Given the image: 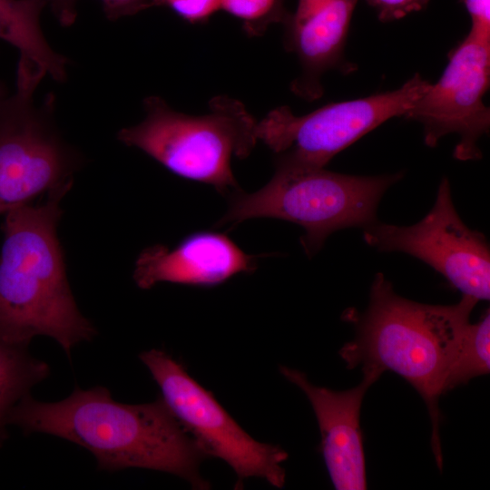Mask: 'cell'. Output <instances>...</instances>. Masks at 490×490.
Instances as JSON below:
<instances>
[{
    "instance_id": "ac0fdd59",
    "label": "cell",
    "mask_w": 490,
    "mask_h": 490,
    "mask_svg": "<svg viewBox=\"0 0 490 490\" xmlns=\"http://www.w3.org/2000/svg\"><path fill=\"white\" fill-rule=\"evenodd\" d=\"M169 7L180 18L191 24H203L221 10L220 0H155V6Z\"/></svg>"
},
{
    "instance_id": "ba28073f",
    "label": "cell",
    "mask_w": 490,
    "mask_h": 490,
    "mask_svg": "<svg viewBox=\"0 0 490 490\" xmlns=\"http://www.w3.org/2000/svg\"><path fill=\"white\" fill-rule=\"evenodd\" d=\"M139 358L159 386L167 407L208 456L220 458L234 471L238 478L236 489L250 477L263 478L279 488L284 485L282 463L288 458L285 450L250 436L211 392L165 351H143Z\"/></svg>"
},
{
    "instance_id": "7c38bea8",
    "label": "cell",
    "mask_w": 490,
    "mask_h": 490,
    "mask_svg": "<svg viewBox=\"0 0 490 490\" xmlns=\"http://www.w3.org/2000/svg\"><path fill=\"white\" fill-rule=\"evenodd\" d=\"M358 0H299L284 23L285 48L296 54L301 74L291 91L308 101L323 93L321 77L329 70L350 72L344 58L352 15Z\"/></svg>"
},
{
    "instance_id": "44dd1931",
    "label": "cell",
    "mask_w": 490,
    "mask_h": 490,
    "mask_svg": "<svg viewBox=\"0 0 490 490\" xmlns=\"http://www.w3.org/2000/svg\"><path fill=\"white\" fill-rule=\"evenodd\" d=\"M107 18L116 20L155 6V0H101Z\"/></svg>"
},
{
    "instance_id": "3957f363",
    "label": "cell",
    "mask_w": 490,
    "mask_h": 490,
    "mask_svg": "<svg viewBox=\"0 0 490 490\" xmlns=\"http://www.w3.org/2000/svg\"><path fill=\"white\" fill-rule=\"evenodd\" d=\"M478 301L463 295L453 305L418 303L397 295L384 274L377 273L368 309L361 315L349 316L356 337L339 351L348 368L362 365L393 371L419 393L431 419V446L440 470L438 401Z\"/></svg>"
},
{
    "instance_id": "52a82bcc",
    "label": "cell",
    "mask_w": 490,
    "mask_h": 490,
    "mask_svg": "<svg viewBox=\"0 0 490 490\" xmlns=\"http://www.w3.org/2000/svg\"><path fill=\"white\" fill-rule=\"evenodd\" d=\"M428 83L416 74L394 91L331 103L300 116L279 106L258 121L257 138L276 154L275 161L324 168L372 130L404 116Z\"/></svg>"
},
{
    "instance_id": "7a4b0ae2",
    "label": "cell",
    "mask_w": 490,
    "mask_h": 490,
    "mask_svg": "<svg viewBox=\"0 0 490 490\" xmlns=\"http://www.w3.org/2000/svg\"><path fill=\"white\" fill-rule=\"evenodd\" d=\"M73 182L51 190L41 203L6 212L0 253V338L29 344L47 336L68 358L75 345L96 335L74 299L56 232L60 203Z\"/></svg>"
},
{
    "instance_id": "e0dca14e",
    "label": "cell",
    "mask_w": 490,
    "mask_h": 490,
    "mask_svg": "<svg viewBox=\"0 0 490 490\" xmlns=\"http://www.w3.org/2000/svg\"><path fill=\"white\" fill-rule=\"evenodd\" d=\"M286 0H220L221 10L239 19L249 36H260L274 24H283L289 13Z\"/></svg>"
},
{
    "instance_id": "d6986e66",
    "label": "cell",
    "mask_w": 490,
    "mask_h": 490,
    "mask_svg": "<svg viewBox=\"0 0 490 490\" xmlns=\"http://www.w3.org/2000/svg\"><path fill=\"white\" fill-rule=\"evenodd\" d=\"M430 0H367L377 14L380 21L387 23L401 19L426 7Z\"/></svg>"
},
{
    "instance_id": "8fae6325",
    "label": "cell",
    "mask_w": 490,
    "mask_h": 490,
    "mask_svg": "<svg viewBox=\"0 0 490 490\" xmlns=\"http://www.w3.org/2000/svg\"><path fill=\"white\" fill-rule=\"evenodd\" d=\"M362 370L363 378L358 386L335 391L315 386L298 369L279 367L283 377L299 387L312 406L321 435L325 464L338 490L367 488L360 409L367 391L383 372L371 367Z\"/></svg>"
},
{
    "instance_id": "4fadbf2b",
    "label": "cell",
    "mask_w": 490,
    "mask_h": 490,
    "mask_svg": "<svg viewBox=\"0 0 490 490\" xmlns=\"http://www.w3.org/2000/svg\"><path fill=\"white\" fill-rule=\"evenodd\" d=\"M255 269L256 257L245 253L227 235L199 231L172 250L163 245L145 249L136 260L133 279L142 289L159 282L210 287Z\"/></svg>"
},
{
    "instance_id": "7402d4cb",
    "label": "cell",
    "mask_w": 490,
    "mask_h": 490,
    "mask_svg": "<svg viewBox=\"0 0 490 490\" xmlns=\"http://www.w3.org/2000/svg\"><path fill=\"white\" fill-rule=\"evenodd\" d=\"M6 96V93L3 86L0 84V101Z\"/></svg>"
},
{
    "instance_id": "ffe728a7",
    "label": "cell",
    "mask_w": 490,
    "mask_h": 490,
    "mask_svg": "<svg viewBox=\"0 0 490 490\" xmlns=\"http://www.w3.org/2000/svg\"><path fill=\"white\" fill-rule=\"evenodd\" d=\"M471 19L469 35L490 42V0H462Z\"/></svg>"
},
{
    "instance_id": "277c9868",
    "label": "cell",
    "mask_w": 490,
    "mask_h": 490,
    "mask_svg": "<svg viewBox=\"0 0 490 490\" xmlns=\"http://www.w3.org/2000/svg\"><path fill=\"white\" fill-rule=\"evenodd\" d=\"M270 181L259 191H235L216 226L254 218H275L301 226L306 254L317 253L333 232L377 222L378 203L403 173L358 176L275 161Z\"/></svg>"
},
{
    "instance_id": "9c48e42d",
    "label": "cell",
    "mask_w": 490,
    "mask_h": 490,
    "mask_svg": "<svg viewBox=\"0 0 490 490\" xmlns=\"http://www.w3.org/2000/svg\"><path fill=\"white\" fill-rule=\"evenodd\" d=\"M365 242L379 251L411 255L444 276L463 295L490 298V250L485 235L469 229L458 215L450 182L443 178L435 203L417 223L375 222L364 229Z\"/></svg>"
},
{
    "instance_id": "30bf717a",
    "label": "cell",
    "mask_w": 490,
    "mask_h": 490,
    "mask_svg": "<svg viewBox=\"0 0 490 490\" xmlns=\"http://www.w3.org/2000/svg\"><path fill=\"white\" fill-rule=\"evenodd\" d=\"M490 84V42L467 35L448 54V63L436 83L427 87L403 116L423 126L424 142L436 147L456 133L454 157L478 160L479 139L488 133L490 110L484 96Z\"/></svg>"
},
{
    "instance_id": "2e32d148",
    "label": "cell",
    "mask_w": 490,
    "mask_h": 490,
    "mask_svg": "<svg viewBox=\"0 0 490 490\" xmlns=\"http://www.w3.org/2000/svg\"><path fill=\"white\" fill-rule=\"evenodd\" d=\"M490 314L466 326L454 363L445 383V393L466 384L470 379L489 373Z\"/></svg>"
},
{
    "instance_id": "9a60e30c",
    "label": "cell",
    "mask_w": 490,
    "mask_h": 490,
    "mask_svg": "<svg viewBox=\"0 0 490 490\" xmlns=\"http://www.w3.org/2000/svg\"><path fill=\"white\" fill-rule=\"evenodd\" d=\"M28 346L0 338V447L8 437L13 408L50 374L48 364L34 358Z\"/></svg>"
},
{
    "instance_id": "5bb4252c",
    "label": "cell",
    "mask_w": 490,
    "mask_h": 490,
    "mask_svg": "<svg viewBox=\"0 0 490 490\" xmlns=\"http://www.w3.org/2000/svg\"><path fill=\"white\" fill-rule=\"evenodd\" d=\"M46 4L47 0H0V39L18 49L21 57L36 62L54 80L64 81L68 61L53 50L41 28Z\"/></svg>"
},
{
    "instance_id": "5b68a950",
    "label": "cell",
    "mask_w": 490,
    "mask_h": 490,
    "mask_svg": "<svg viewBox=\"0 0 490 490\" xmlns=\"http://www.w3.org/2000/svg\"><path fill=\"white\" fill-rule=\"evenodd\" d=\"M143 108L144 119L122 129L120 142L180 177L211 185L220 193L240 190L231 160L247 158L258 142V121L240 101L218 95L202 115L177 112L159 96L146 97Z\"/></svg>"
},
{
    "instance_id": "8992f818",
    "label": "cell",
    "mask_w": 490,
    "mask_h": 490,
    "mask_svg": "<svg viewBox=\"0 0 490 490\" xmlns=\"http://www.w3.org/2000/svg\"><path fill=\"white\" fill-rule=\"evenodd\" d=\"M45 74L36 62L20 57L15 92L0 101V214L73 181L82 162L54 128V98L35 104Z\"/></svg>"
},
{
    "instance_id": "6da1fadb",
    "label": "cell",
    "mask_w": 490,
    "mask_h": 490,
    "mask_svg": "<svg viewBox=\"0 0 490 490\" xmlns=\"http://www.w3.org/2000/svg\"><path fill=\"white\" fill-rule=\"evenodd\" d=\"M8 422L25 435L44 433L84 447L100 471L145 468L175 475L195 489L210 488L199 469L208 455L162 397L123 404L101 386L76 387L57 402L37 401L29 394L13 408Z\"/></svg>"
}]
</instances>
